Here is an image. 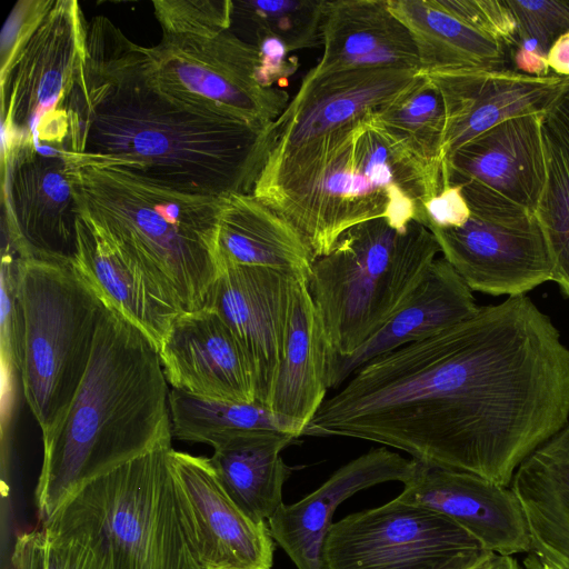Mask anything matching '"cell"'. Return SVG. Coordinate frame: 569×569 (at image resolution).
Masks as SVG:
<instances>
[{
  "label": "cell",
  "mask_w": 569,
  "mask_h": 569,
  "mask_svg": "<svg viewBox=\"0 0 569 569\" xmlns=\"http://www.w3.org/2000/svg\"><path fill=\"white\" fill-rule=\"evenodd\" d=\"M459 184L470 217L457 228L429 229L442 257L472 291L526 295L552 280V263L535 212L473 181Z\"/></svg>",
  "instance_id": "30bf717a"
},
{
  "label": "cell",
  "mask_w": 569,
  "mask_h": 569,
  "mask_svg": "<svg viewBox=\"0 0 569 569\" xmlns=\"http://www.w3.org/2000/svg\"><path fill=\"white\" fill-rule=\"evenodd\" d=\"M439 252L432 232L417 221L396 228L377 218L345 231L316 259L308 280L329 357L350 356L381 329Z\"/></svg>",
  "instance_id": "52a82bcc"
},
{
  "label": "cell",
  "mask_w": 569,
  "mask_h": 569,
  "mask_svg": "<svg viewBox=\"0 0 569 569\" xmlns=\"http://www.w3.org/2000/svg\"><path fill=\"white\" fill-rule=\"evenodd\" d=\"M159 447L86 485L41 527L90 546L104 569H200Z\"/></svg>",
  "instance_id": "8992f818"
},
{
  "label": "cell",
  "mask_w": 569,
  "mask_h": 569,
  "mask_svg": "<svg viewBox=\"0 0 569 569\" xmlns=\"http://www.w3.org/2000/svg\"><path fill=\"white\" fill-rule=\"evenodd\" d=\"M543 123L528 114L486 130L446 158V182H477L535 212L547 177Z\"/></svg>",
  "instance_id": "44dd1931"
},
{
  "label": "cell",
  "mask_w": 569,
  "mask_h": 569,
  "mask_svg": "<svg viewBox=\"0 0 569 569\" xmlns=\"http://www.w3.org/2000/svg\"><path fill=\"white\" fill-rule=\"evenodd\" d=\"M43 569H104L99 556L83 541L41 527Z\"/></svg>",
  "instance_id": "ab89813d"
},
{
  "label": "cell",
  "mask_w": 569,
  "mask_h": 569,
  "mask_svg": "<svg viewBox=\"0 0 569 569\" xmlns=\"http://www.w3.org/2000/svg\"><path fill=\"white\" fill-rule=\"evenodd\" d=\"M298 279L302 278L269 268L228 267L204 300L203 307L216 311L240 342L254 375L256 401L266 407L282 358Z\"/></svg>",
  "instance_id": "9a60e30c"
},
{
  "label": "cell",
  "mask_w": 569,
  "mask_h": 569,
  "mask_svg": "<svg viewBox=\"0 0 569 569\" xmlns=\"http://www.w3.org/2000/svg\"><path fill=\"white\" fill-rule=\"evenodd\" d=\"M547 177L535 210L550 260L552 280L569 298V146L543 123Z\"/></svg>",
  "instance_id": "1f68e13d"
},
{
  "label": "cell",
  "mask_w": 569,
  "mask_h": 569,
  "mask_svg": "<svg viewBox=\"0 0 569 569\" xmlns=\"http://www.w3.org/2000/svg\"><path fill=\"white\" fill-rule=\"evenodd\" d=\"M547 63L551 74L569 78V31L553 41L547 53Z\"/></svg>",
  "instance_id": "ee69618b"
},
{
  "label": "cell",
  "mask_w": 569,
  "mask_h": 569,
  "mask_svg": "<svg viewBox=\"0 0 569 569\" xmlns=\"http://www.w3.org/2000/svg\"><path fill=\"white\" fill-rule=\"evenodd\" d=\"M152 6L162 34L212 37L231 27L232 0H158Z\"/></svg>",
  "instance_id": "d590c367"
},
{
  "label": "cell",
  "mask_w": 569,
  "mask_h": 569,
  "mask_svg": "<svg viewBox=\"0 0 569 569\" xmlns=\"http://www.w3.org/2000/svg\"><path fill=\"white\" fill-rule=\"evenodd\" d=\"M71 260L103 306L141 330L159 350L181 311L80 212Z\"/></svg>",
  "instance_id": "cb8c5ba5"
},
{
  "label": "cell",
  "mask_w": 569,
  "mask_h": 569,
  "mask_svg": "<svg viewBox=\"0 0 569 569\" xmlns=\"http://www.w3.org/2000/svg\"><path fill=\"white\" fill-rule=\"evenodd\" d=\"M511 489L531 548L526 569H569V420L517 469Z\"/></svg>",
  "instance_id": "d4e9b609"
},
{
  "label": "cell",
  "mask_w": 569,
  "mask_h": 569,
  "mask_svg": "<svg viewBox=\"0 0 569 569\" xmlns=\"http://www.w3.org/2000/svg\"><path fill=\"white\" fill-rule=\"evenodd\" d=\"M517 23L508 48L513 70L533 77L550 76L547 53L553 41L569 31V1L507 0Z\"/></svg>",
  "instance_id": "836d02e7"
},
{
  "label": "cell",
  "mask_w": 569,
  "mask_h": 569,
  "mask_svg": "<svg viewBox=\"0 0 569 569\" xmlns=\"http://www.w3.org/2000/svg\"><path fill=\"white\" fill-rule=\"evenodd\" d=\"M169 395L158 348L104 307L84 378L43 447L36 487L41 523L89 482L171 445Z\"/></svg>",
  "instance_id": "277c9868"
},
{
  "label": "cell",
  "mask_w": 569,
  "mask_h": 569,
  "mask_svg": "<svg viewBox=\"0 0 569 569\" xmlns=\"http://www.w3.org/2000/svg\"><path fill=\"white\" fill-rule=\"evenodd\" d=\"M329 355L308 281L298 279L282 358L267 402L282 431L296 439L303 436L327 399Z\"/></svg>",
  "instance_id": "484cf974"
},
{
  "label": "cell",
  "mask_w": 569,
  "mask_h": 569,
  "mask_svg": "<svg viewBox=\"0 0 569 569\" xmlns=\"http://www.w3.org/2000/svg\"><path fill=\"white\" fill-rule=\"evenodd\" d=\"M490 551L449 518L397 498L332 522L322 569H461Z\"/></svg>",
  "instance_id": "7c38bea8"
},
{
  "label": "cell",
  "mask_w": 569,
  "mask_h": 569,
  "mask_svg": "<svg viewBox=\"0 0 569 569\" xmlns=\"http://www.w3.org/2000/svg\"><path fill=\"white\" fill-rule=\"evenodd\" d=\"M12 565L14 569H43L42 541L36 531H28L17 537Z\"/></svg>",
  "instance_id": "b9f144b4"
},
{
  "label": "cell",
  "mask_w": 569,
  "mask_h": 569,
  "mask_svg": "<svg viewBox=\"0 0 569 569\" xmlns=\"http://www.w3.org/2000/svg\"><path fill=\"white\" fill-rule=\"evenodd\" d=\"M159 355L173 389L217 400L257 402L254 375L244 350L209 308L181 312Z\"/></svg>",
  "instance_id": "e0dca14e"
},
{
  "label": "cell",
  "mask_w": 569,
  "mask_h": 569,
  "mask_svg": "<svg viewBox=\"0 0 569 569\" xmlns=\"http://www.w3.org/2000/svg\"><path fill=\"white\" fill-rule=\"evenodd\" d=\"M146 47L103 16L66 102L62 152L71 164L116 166L193 193H251L270 130L184 102L150 74Z\"/></svg>",
  "instance_id": "7a4b0ae2"
},
{
  "label": "cell",
  "mask_w": 569,
  "mask_h": 569,
  "mask_svg": "<svg viewBox=\"0 0 569 569\" xmlns=\"http://www.w3.org/2000/svg\"><path fill=\"white\" fill-rule=\"evenodd\" d=\"M88 23L76 0H54L0 74L2 149L14 146L62 150L68 134L66 102L84 63Z\"/></svg>",
  "instance_id": "9c48e42d"
},
{
  "label": "cell",
  "mask_w": 569,
  "mask_h": 569,
  "mask_svg": "<svg viewBox=\"0 0 569 569\" xmlns=\"http://www.w3.org/2000/svg\"><path fill=\"white\" fill-rule=\"evenodd\" d=\"M144 50L156 83L204 110L270 130L290 102L284 89L259 82L257 48L231 30L212 37L162 34Z\"/></svg>",
  "instance_id": "8fae6325"
},
{
  "label": "cell",
  "mask_w": 569,
  "mask_h": 569,
  "mask_svg": "<svg viewBox=\"0 0 569 569\" xmlns=\"http://www.w3.org/2000/svg\"><path fill=\"white\" fill-rule=\"evenodd\" d=\"M169 407L172 437L213 449L246 432H283L269 408L258 402L217 400L171 388Z\"/></svg>",
  "instance_id": "f546056e"
},
{
  "label": "cell",
  "mask_w": 569,
  "mask_h": 569,
  "mask_svg": "<svg viewBox=\"0 0 569 569\" xmlns=\"http://www.w3.org/2000/svg\"><path fill=\"white\" fill-rule=\"evenodd\" d=\"M443 170L413 157L373 110L309 141L269 150L251 194L292 222L318 259L368 220L427 227L426 203L445 187Z\"/></svg>",
  "instance_id": "3957f363"
},
{
  "label": "cell",
  "mask_w": 569,
  "mask_h": 569,
  "mask_svg": "<svg viewBox=\"0 0 569 569\" xmlns=\"http://www.w3.org/2000/svg\"><path fill=\"white\" fill-rule=\"evenodd\" d=\"M422 73V72H421ZM446 109L445 160L466 142L511 118L546 114L563 79L513 69L429 72Z\"/></svg>",
  "instance_id": "d6986e66"
},
{
  "label": "cell",
  "mask_w": 569,
  "mask_h": 569,
  "mask_svg": "<svg viewBox=\"0 0 569 569\" xmlns=\"http://www.w3.org/2000/svg\"><path fill=\"white\" fill-rule=\"evenodd\" d=\"M455 17L475 30L510 48L517 34V23L507 0H440Z\"/></svg>",
  "instance_id": "8d00e7d4"
},
{
  "label": "cell",
  "mask_w": 569,
  "mask_h": 569,
  "mask_svg": "<svg viewBox=\"0 0 569 569\" xmlns=\"http://www.w3.org/2000/svg\"><path fill=\"white\" fill-rule=\"evenodd\" d=\"M296 440L278 431H251L214 448L209 458L228 496L252 520L268 522L282 502L292 468L281 451Z\"/></svg>",
  "instance_id": "f1b7e54d"
},
{
  "label": "cell",
  "mask_w": 569,
  "mask_h": 569,
  "mask_svg": "<svg viewBox=\"0 0 569 569\" xmlns=\"http://www.w3.org/2000/svg\"><path fill=\"white\" fill-rule=\"evenodd\" d=\"M21 388L42 433H58L89 367L103 303L71 258L21 256Z\"/></svg>",
  "instance_id": "ba28073f"
},
{
  "label": "cell",
  "mask_w": 569,
  "mask_h": 569,
  "mask_svg": "<svg viewBox=\"0 0 569 569\" xmlns=\"http://www.w3.org/2000/svg\"><path fill=\"white\" fill-rule=\"evenodd\" d=\"M493 553V552H489L486 557H483L480 561L469 566V567H465V568H461V569H479L483 562L490 557V555Z\"/></svg>",
  "instance_id": "bcb514c9"
},
{
  "label": "cell",
  "mask_w": 569,
  "mask_h": 569,
  "mask_svg": "<svg viewBox=\"0 0 569 569\" xmlns=\"http://www.w3.org/2000/svg\"><path fill=\"white\" fill-rule=\"evenodd\" d=\"M420 70L356 69L309 71L298 92L271 127L270 149H284L378 110L410 89Z\"/></svg>",
  "instance_id": "ac0fdd59"
},
{
  "label": "cell",
  "mask_w": 569,
  "mask_h": 569,
  "mask_svg": "<svg viewBox=\"0 0 569 569\" xmlns=\"http://www.w3.org/2000/svg\"><path fill=\"white\" fill-rule=\"evenodd\" d=\"M216 239L220 271L260 267L309 280L315 256L297 227L251 193L221 198Z\"/></svg>",
  "instance_id": "4316f807"
},
{
  "label": "cell",
  "mask_w": 569,
  "mask_h": 569,
  "mask_svg": "<svg viewBox=\"0 0 569 569\" xmlns=\"http://www.w3.org/2000/svg\"><path fill=\"white\" fill-rule=\"evenodd\" d=\"M1 168L7 241L21 256L71 258L79 212L62 150L14 146Z\"/></svg>",
  "instance_id": "4fadbf2b"
},
{
  "label": "cell",
  "mask_w": 569,
  "mask_h": 569,
  "mask_svg": "<svg viewBox=\"0 0 569 569\" xmlns=\"http://www.w3.org/2000/svg\"><path fill=\"white\" fill-rule=\"evenodd\" d=\"M54 0H20L8 16L0 37V74L11 66Z\"/></svg>",
  "instance_id": "74e56055"
},
{
  "label": "cell",
  "mask_w": 569,
  "mask_h": 569,
  "mask_svg": "<svg viewBox=\"0 0 569 569\" xmlns=\"http://www.w3.org/2000/svg\"><path fill=\"white\" fill-rule=\"evenodd\" d=\"M427 228L461 227L470 217V207L459 184L446 183L441 191L426 203Z\"/></svg>",
  "instance_id": "60d3db41"
},
{
  "label": "cell",
  "mask_w": 569,
  "mask_h": 569,
  "mask_svg": "<svg viewBox=\"0 0 569 569\" xmlns=\"http://www.w3.org/2000/svg\"><path fill=\"white\" fill-rule=\"evenodd\" d=\"M418 462L396 497L438 512L472 536L483 550L527 553L531 543L522 507L511 487L476 473Z\"/></svg>",
  "instance_id": "2e32d148"
},
{
  "label": "cell",
  "mask_w": 569,
  "mask_h": 569,
  "mask_svg": "<svg viewBox=\"0 0 569 569\" xmlns=\"http://www.w3.org/2000/svg\"><path fill=\"white\" fill-rule=\"evenodd\" d=\"M472 290L443 258H436L402 307L348 357H329L328 389H337L359 368L405 346L428 339L473 316Z\"/></svg>",
  "instance_id": "7402d4cb"
},
{
  "label": "cell",
  "mask_w": 569,
  "mask_h": 569,
  "mask_svg": "<svg viewBox=\"0 0 569 569\" xmlns=\"http://www.w3.org/2000/svg\"><path fill=\"white\" fill-rule=\"evenodd\" d=\"M69 172L78 211L181 312L202 308L221 273L216 239L222 197L116 166L69 163Z\"/></svg>",
  "instance_id": "5b68a950"
},
{
  "label": "cell",
  "mask_w": 569,
  "mask_h": 569,
  "mask_svg": "<svg viewBox=\"0 0 569 569\" xmlns=\"http://www.w3.org/2000/svg\"><path fill=\"white\" fill-rule=\"evenodd\" d=\"M244 41L253 44L258 51L259 82L268 88H282L299 67L297 57L280 39L263 32H254Z\"/></svg>",
  "instance_id": "f35d334b"
},
{
  "label": "cell",
  "mask_w": 569,
  "mask_h": 569,
  "mask_svg": "<svg viewBox=\"0 0 569 569\" xmlns=\"http://www.w3.org/2000/svg\"><path fill=\"white\" fill-rule=\"evenodd\" d=\"M183 528L200 569H272L268 522L248 517L221 486L209 458L170 451Z\"/></svg>",
  "instance_id": "5bb4252c"
},
{
  "label": "cell",
  "mask_w": 569,
  "mask_h": 569,
  "mask_svg": "<svg viewBox=\"0 0 569 569\" xmlns=\"http://www.w3.org/2000/svg\"><path fill=\"white\" fill-rule=\"evenodd\" d=\"M418 462L386 447L372 449L333 472L320 487L291 503H282L268 520L271 536L297 569H322L325 538L337 507L356 492L372 486L406 483Z\"/></svg>",
  "instance_id": "ffe728a7"
},
{
  "label": "cell",
  "mask_w": 569,
  "mask_h": 569,
  "mask_svg": "<svg viewBox=\"0 0 569 569\" xmlns=\"http://www.w3.org/2000/svg\"><path fill=\"white\" fill-rule=\"evenodd\" d=\"M545 124L569 146V78H565L561 89L545 114Z\"/></svg>",
  "instance_id": "7bdbcfd3"
},
{
  "label": "cell",
  "mask_w": 569,
  "mask_h": 569,
  "mask_svg": "<svg viewBox=\"0 0 569 569\" xmlns=\"http://www.w3.org/2000/svg\"><path fill=\"white\" fill-rule=\"evenodd\" d=\"M325 0H232L231 30L241 39L271 34L295 52L321 44Z\"/></svg>",
  "instance_id": "d6a6232c"
},
{
  "label": "cell",
  "mask_w": 569,
  "mask_h": 569,
  "mask_svg": "<svg viewBox=\"0 0 569 569\" xmlns=\"http://www.w3.org/2000/svg\"><path fill=\"white\" fill-rule=\"evenodd\" d=\"M320 36L323 52L311 69L315 73L420 70L412 37L389 10L388 0H325Z\"/></svg>",
  "instance_id": "603a6c76"
},
{
  "label": "cell",
  "mask_w": 569,
  "mask_h": 569,
  "mask_svg": "<svg viewBox=\"0 0 569 569\" xmlns=\"http://www.w3.org/2000/svg\"><path fill=\"white\" fill-rule=\"evenodd\" d=\"M388 8L409 30L422 73L511 69L502 42L466 24L440 0H388Z\"/></svg>",
  "instance_id": "83f0119b"
},
{
  "label": "cell",
  "mask_w": 569,
  "mask_h": 569,
  "mask_svg": "<svg viewBox=\"0 0 569 569\" xmlns=\"http://www.w3.org/2000/svg\"><path fill=\"white\" fill-rule=\"evenodd\" d=\"M479 569H521L513 556L491 553Z\"/></svg>",
  "instance_id": "f6af8a7d"
},
{
  "label": "cell",
  "mask_w": 569,
  "mask_h": 569,
  "mask_svg": "<svg viewBox=\"0 0 569 569\" xmlns=\"http://www.w3.org/2000/svg\"><path fill=\"white\" fill-rule=\"evenodd\" d=\"M383 127L413 157L445 166L446 109L438 88L423 73L406 92L376 110Z\"/></svg>",
  "instance_id": "4dcf8cb0"
},
{
  "label": "cell",
  "mask_w": 569,
  "mask_h": 569,
  "mask_svg": "<svg viewBox=\"0 0 569 569\" xmlns=\"http://www.w3.org/2000/svg\"><path fill=\"white\" fill-rule=\"evenodd\" d=\"M1 363L3 398L11 406L18 381L21 383L24 313L21 299L20 259L6 240L1 260Z\"/></svg>",
  "instance_id": "e575fe53"
},
{
  "label": "cell",
  "mask_w": 569,
  "mask_h": 569,
  "mask_svg": "<svg viewBox=\"0 0 569 569\" xmlns=\"http://www.w3.org/2000/svg\"><path fill=\"white\" fill-rule=\"evenodd\" d=\"M569 420V348L527 296L359 368L303 436L348 437L510 487Z\"/></svg>",
  "instance_id": "6da1fadb"
}]
</instances>
